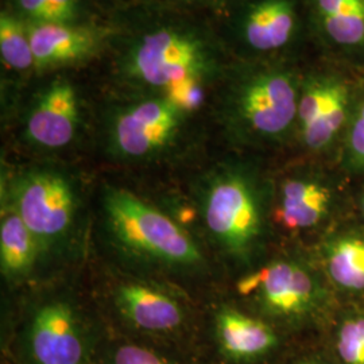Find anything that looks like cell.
Listing matches in <instances>:
<instances>
[{
  "instance_id": "8fae6325",
  "label": "cell",
  "mask_w": 364,
  "mask_h": 364,
  "mask_svg": "<svg viewBox=\"0 0 364 364\" xmlns=\"http://www.w3.org/2000/svg\"><path fill=\"white\" fill-rule=\"evenodd\" d=\"M296 0H248L232 21L235 39L250 53L279 52L299 31Z\"/></svg>"
},
{
  "instance_id": "44dd1931",
  "label": "cell",
  "mask_w": 364,
  "mask_h": 364,
  "mask_svg": "<svg viewBox=\"0 0 364 364\" xmlns=\"http://www.w3.org/2000/svg\"><path fill=\"white\" fill-rule=\"evenodd\" d=\"M338 352L344 364H364V317L350 318L341 326Z\"/></svg>"
},
{
  "instance_id": "7c38bea8",
  "label": "cell",
  "mask_w": 364,
  "mask_h": 364,
  "mask_svg": "<svg viewBox=\"0 0 364 364\" xmlns=\"http://www.w3.org/2000/svg\"><path fill=\"white\" fill-rule=\"evenodd\" d=\"M215 331L221 352L236 362L254 360L277 346V335L266 323L231 308L216 314Z\"/></svg>"
},
{
  "instance_id": "d4e9b609",
  "label": "cell",
  "mask_w": 364,
  "mask_h": 364,
  "mask_svg": "<svg viewBox=\"0 0 364 364\" xmlns=\"http://www.w3.org/2000/svg\"><path fill=\"white\" fill-rule=\"evenodd\" d=\"M299 364H316V363H312V362H302V363H299Z\"/></svg>"
},
{
  "instance_id": "277c9868",
  "label": "cell",
  "mask_w": 364,
  "mask_h": 364,
  "mask_svg": "<svg viewBox=\"0 0 364 364\" xmlns=\"http://www.w3.org/2000/svg\"><path fill=\"white\" fill-rule=\"evenodd\" d=\"M103 209L108 231L132 255L174 269L203 262L200 248L178 224L129 191L108 188Z\"/></svg>"
},
{
  "instance_id": "484cf974",
  "label": "cell",
  "mask_w": 364,
  "mask_h": 364,
  "mask_svg": "<svg viewBox=\"0 0 364 364\" xmlns=\"http://www.w3.org/2000/svg\"><path fill=\"white\" fill-rule=\"evenodd\" d=\"M363 210H364V200H363Z\"/></svg>"
},
{
  "instance_id": "5b68a950",
  "label": "cell",
  "mask_w": 364,
  "mask_h": 364,
  "mask_svg": "<svg viewBox=\"0 0 364 364\" xmlns=\"http://www.w3.org/2000/svg\"><path fill=\"white\" fill-rule=\"evenodd\" d=\"M188 117L166 96L139 95L117 105L107 117L108 151L127 162L156 159L177 144Z\"/></svg>"
},
{
  "instance_id": "d6986e66",
  "label": "cell",
  "mask_w": 364,
  "mask_h": 364,
  "mask_svg": "<svg viewBox=\"0 0 364 364\" xmlns=\"http://www.w3.org/2000/svg\"><path fill=\"white\" fill-rule=\"evenodd\" d=\"M0 57L7 69L15 73H36L28 26L10 10L0 14Z\"/></svg>"
},
{
  "instance_id": "9c48e42d",
  "label": "cell",
  "mask_w": 364,
  "mask_h": 364,
  "mask_svg": "<svg viewBox=\"0 0 364 364\" xmlns=\"http://www.w3.org/2000/svg\"><path fill=\"white\" fill-rule=\"evenodd\" d=\"M80 126V102L73 84L53 78L33 99L25 119V136L42 150H60L70 144Z\"/></svg>"
},
{
  "instance_id": "7a4b0ae2",
  "label": "cell",
  "mask_w": 364,
  "mask_h": 364,
  "mask_svg": "<svg viewBox=\"0 0 364 364\" xmlns=\"http://www.w3.org/2000/svg\"><path fill=\"white\" fill-rule=\"evenodd\" d=\"M219 82V119L236 142H279L297 122L302 82L290 68L269 63L227 68Z\"/></svg>"
},
{
  "instance_id": "52a82bcc",
  "label": "cell",
  "mask_w": 364,
  "mask_h": 364,
  "mask_svg": "<svg viewBox=\"0 0 364 364\" xmlns=\"http://www.w3.org/2000/svg\"><path fill=\"white\" fill-rule=\"evenodd\" d=\"M25 348L30 364H85L90 343L76 309L69 302L54 299L31 316Z\"/></svg>"
},
{
  "instance_id": "6da1fadb",
  "label": "cell",
  "mask_w": 364,
  "mask_h": 364,
  "mask_svg": "<svg viewBox=\"0 0 364 364\" xmlns=\"http://www.w3.org/2000/svg\"><path fill=\"white\" fill-rule=\"evenodd\" d=\"M114 69L135 91L162 95L191 114L205 88L225 69L220 41L205 26L178 15L142 16L122 34L115 30Z\"/></svg>"
},
{
  "instance_id": "cb8c5ba5",
  "label": "cell",
  "mask_w": 364,
  "mask_h": 364,
  "mask_svg": "<svg viewBox=\"0 0 364 364\" xmlns=\"http://www.w3.org/2000/svg\"><path fill=\"white\" fill-rule=\"evenodd\" d=\"M185 6H219L227 0H170Z\"/></svg>"
},
{
  "instance_id": "3957f363",
  "label": "cell",
  "mask_w": 364,
  "mask_h": 364,
  "mask_svg": "<svg viewBox=\"0 0 364 364\" xmlns=\"http://www.w3.org/2000/svg\"><path fill=\"white\" fill-rule=\"evenodd\" d=\"M198 209L210 242L237 260H247L264 232V208L258 182L247 170L219 165L201 181Z\"/></svg>"
},
{
  "instance_id": "e0dca14e",
  "label": "cell",
  "mask_w": 364,
  "mask_h": 364,
  "mask_svg": "<svg viewBox=\"0 0 364 364\" xmlns=\"http://www.w3.org/2000/svg\"><path fill=\"white\" fill-rule=\"evenodd\" d=\"M10 11L27 23L81 25L87 21V0H9Z\"/></svg>"
},
{
  "instance_id": "ba28073f",
  "label": "cell",
  "mask_w": 364,
  "mask_h": 364,
  "mask_svg": "<svg viewBox=\"0 0 364 364\" xmlns=\"http://www.w3.org/2000/svg\"><path fill=\"white\" fill-rule=\"evenodd\" d=\"M27 26L34 53L36 73L84 64L103 52L115 36L114 28L95 23H27Z\"/></svg>"
},
{
  "instance_id": "ffe728a7",
  "label": "cell",
  "mask_w": 364,
  "mask_h": 364,
  "mask_svg": "<svg viewBox=\"0 0 364 364\" xmlns=\"http://www.w3.org/2000/svg\"><path fill=\"white\" fill-rule=\"evenodd\" d=\"M350 92L346 84L338 81L318 123L302 136L304 144L311 150H324L338 136L348 117Z\"/></svg>"
},
{
  "instance_id": "8992f818",
  "label": "cell",
  "mask_w": 364,
  "mask_h": 364,
  "mask_svg": "<svg viewBox=\"0 0 364 364\" xmlns=\"http://www.w3.org/2000/svg\"><path fill=\"white\" fill-rule=\"evenodd\" d=\"M6 205L23 220L41 250L63 243L77 216L73 183L58 170L30 169L10 182Z\"/></svg>"
},
{
  "instance_id": "9a60e30c",
  "label": "cell",
  "mask_w": 364,
  "mask_h": 364,
  "mask_svg": "<svg viewBox=\"0 0 364 364\" xmlns=\"http://www.w3.org/2000/svg\"><path fill=\"white\" fill-rule=\"evenodd\" d=\"M38 242L23 220L6 205L0 224V264L7 278H21L31 272L37 255Z\"/></svg>"
},
{
  "instance_id": "30bf717a",
  "label": "cell",
  "mask_w": 364,
  "mask_h": 364,
  "mask_svg": "<svg viewBox=\"0 0 364 364\" xmlns=\"http://www.w3.org/2000/svg\"><path fill=\"white\" fill-rule=\"evenodd\" d=\"M242 294H254L264 311L282 317L309 312L317 287L311 273L296 262L277 260L240 281Z\"/></svg>"
},
{
  "instance_id": "603a6c76",
  "label": "cell",
  "mask_w": 364,
  "mask_h": 364,
  "mask_svg": "<svg viewBox=\"0 0 364 364\" xmlns=\"http://www.w3.org/2000/svg\"><path fill=\"white\" fill-rule=\"evenodd\" d=\"M112 364H169L158 353L135 344H124L112 356Z\"/></svg>"
},
{
  "instance_id": "5bb4252c",
  "label": "cell",
  "mask_w": 364,
  "mask_h": 364,
  "mask_svg": "<svg viewBox=\"0 0 364 364\" xmlns=\"http://www.w3.org/2000/svg\"><path fill=\"white\" fill-rule=\"evenodd\" d=\"M331 204V192L321 182L291 178L282 186L279 216L287 228H311L323 220Z\"/></svg>"
},
{
  "instance_id": "ac0fdd59",
  "label": "cell",
  "mask_w": 364,
  "mask_h": 364,
  "mask_svg": "<svg viewBox=\"0 0 364 364\" xmlns=\"http://www.w3.org/2000/svg\"><path fill=\"white\" fill-rule=\"evenodd\" d=\"M326 269L338 287L364 289V239L343 236L326 250Z\"/></svg>"
},
{
  "instance_id": "2e32d148",
  "label": "cell",
  "mask_w": 364,
  "mask_h": 364,
  "mask_svg": "<svg viewBox=\"0 0 364 364\" xmlns=\"http://www.w3.org/2000/svg\"><path fill=\"white\" fill-rule=\"evenodd\" d=\"M326 37L341 48L364 46V0H313Z\"/></svg>"
},
{
  "instance_id": "7402d4cb",
  "label": "cell",
  "mask_w": 364,
  "mask_h": 364,
  "mask_svg": "<svg viewBox=\"0 0 364 364\" xmlns=\"http://www.w3.org/2000/svg\"><path fill=\"white\" fill-rule=\"evenodd\" d=\"M346 162L353 171L364 174V97L358 105L346 141Z\"/></svg>"
},
{
  "instance_id": "4fadbf2b",
  "label": "cell",
  "mask_w": 364,
  "mask_h": 364,
  "mask_svg": "<svg viewBox=\"0 0 364 364\" xmlns=\"http://www.w3.org/2000/svg\"><path fill=\"white\" fill-rule=\"evenodd\" d=\"M117 301L120 311L134 326L149 332H170L181 326V306L169 296L139 284L119 287Z\"/></svg>"
}]
</instances>
